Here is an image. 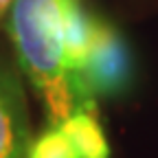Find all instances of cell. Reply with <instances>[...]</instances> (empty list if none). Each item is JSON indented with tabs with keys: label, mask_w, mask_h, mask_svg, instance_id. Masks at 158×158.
Listing matches in <instances>:
<instances>
[{
	"label": "cell",
	"mask_w": 158,
	"mask_h": 158,
	"mask_svg": "<svg viewBox=\"0 0 158 158\" xmlns=\"http://www.w3.org/2000/svg\"><path fill=\"white\" fill-rule=\"evenodd\" d=\"M132 53L127 42L112 24L97 18L92 46L84 66L70 75L77 110L94 108L97 97L121 94L132 81Z\"/></svg>",
	"instance_id": "cell-2"
},
{
	"label": "cell",
	"mask_w": 158,
	"mask_h": 158,
	"mask_svg": "<svg viewBox=\"0 0 158 158\" xmlns=\"http://www.w3.org/2000/svg\"><path fill=\"white\" fill-rule=\"evenodd\" d=\"M59 127L70 138L79 158H110V145L94 108L75 110Z\"/></svg>",
	"instance_id": "cell-5"
},
{
	"label": "cell",
	"mask_w": 158,
	"mask_h": 158,
	"mask_svg": "<svg viewBox=\"0 0 158 158\" xmlns=\"http://www.w3.org/2000/svg\"><path fill=\"white\" fill-rule=\"evenodd\" d=\"M27 149V112L20 84L0 66V158H22Z\"/></svg>",
	"instance_id": "cell-3"
},
{
	"label": "cell",
	"mask_w": 158,
	"mask_h": 158,
	"mask_svg": "<svg viewBox=\"0 0 158 158\" xmlns=\"http://www.w3.org/2000/svg\"><path fill=\"white\" fill-rule=\"evenodd\" d=\"M27 158H79L75 145L59 125H51L33 138L27 147Z\"/></svg>",
	"instance_id": "cell-6"
},
{
	"label": "cell",
	"mask_w": 158,
	"mask_h": 158,
	"mask_svg": "<svg viewBox=\"0 0 158 158\" xmlns=\"http://www.w3.org/2000/svg\"><path fill=\"white\" fill-rule=\"evenodd\" d=\"M11 5H13V0H0V18L11 9Z\"/></svg>",
	"instance_id": "cell-7"
},
{
	"label": "cell",
	"mask_w": 158,
	"mask_h": 158,
	"mask_svg": "<svg viewBox=\"0 0 158 158\" xmlns=\"http://www.w3.org/2000/svg\"><path fill=\"white\" fill-rule=\"evenodd\" d=\"M97 15L88 13L81 0H68L64 13V53L68 75H75L84 66L92 46Z\"/></svg>",
	"instance_id": "cell-4"
},
{
	"label": "cell",
	"mask_w": 158,
	"mask_h": 158,
	"mask_svg": "<svg viewBox=\"0 0 158 158\" xmlns=\"http://www.w3.org/2000/svg\"><path fill=\"white\" fill-rule=\"evenodd\" d=\"M68 0H13L9 35L20 66L44 101L51 125H62L77 110L64 53V13Z\"/></svg>",
	"instance_id": "cell-1"
}]
</instances>
